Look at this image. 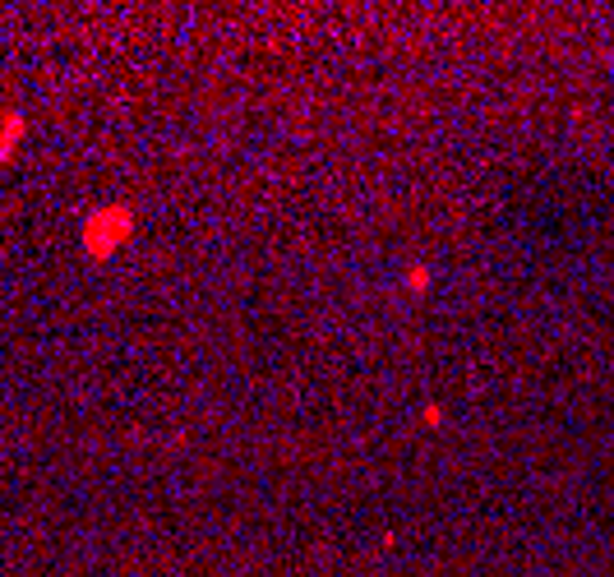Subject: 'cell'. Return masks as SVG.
Masks as SVG:
<instances>
[{
  "mask_svg": "<svg viewBox=\"0 0 614 577\" xmlns=\"http://www.w3.org/2000/svg\"><path fill=\"white\" fill-rule=\"evenodd\" d=\"M130 227H134V213L125 208V203L97 208L93 218H88V227H83L88 250H93L97 259H102V254H111V250H121V245H125V236H130Z\"/></svg>",
  "mask_w": 614,
  "mask_h": 577,
  "instance_id": "cell-1",
  "label": "cell"
},
{
  "mask_svg": "<svg viewBox=\"0 0 614 577\" xmlns=\"http://www.w3.org/2000/svg\"><path fill=\"white\" fill-rule=\"evenodd\" d=\"M406 287H411V291H425V287H430V272H425V268H411V277H406Z\"/></svg>",
  "mask_w": 614,
  "mask_h": 577,
  "instance_id": "cell-2",
  "label": "cell"
},
{
  "mask_svg": "<svg viewBox=\"0 0 614 577\" xmlns=\"http://www.w3.org/2000/svg\"><path fill=\"white\" fill-rule=\"evenodd\" d=\"M425 425H444V412H439V407H425Z\"/></svg>",
  "mask_w": 614,
  "mask_h": 577,
  "instance_id": "cell-3",
  "label": "cell"
}]
</instances>
